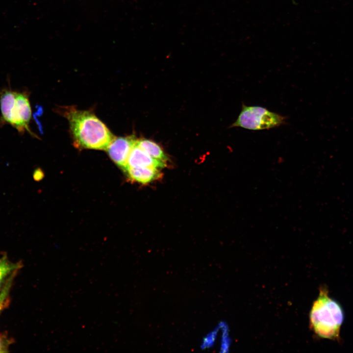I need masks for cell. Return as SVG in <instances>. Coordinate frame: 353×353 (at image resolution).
<instances>
[{
	"label": "cell",
	"instance_id": "6",
	"mask_svg": "<svg viewBox=\"0 0 353 353\" xmlns=\"http://www.w3.org/2000/svg\"><path fill=\"white\" fill-rule=\"evenodd\" d=\"M166 165V162L151 157L139 148L136 142L128 157L126 168L152 167L159 169L165 168Z\"/></svg>",
	"mask_w": 353,
	"mask_h": 353
},
{
	"label": "cell",
	"instance_id": "2",
	"mask_svg": "<svg viewBox=\"0 0 353 353\" xmlns=\"http://www.w3.org/2000/svg\"><path fill=\"white\" fill-rule=\"evenodd\" d=\"M310 326L319 337L332 340L339 337L344 320L340 305L328 295L326 287H321L310 312Z\"/></svg>",
	"mask_w": 353,
	"mask_h": 353
},
{
	"label": "cell",
	"instance_id": "4",
	"mask_svg": "<svg viewBox=\"0 0 353 353\" xmlns=\"http://www.w3.org/2000/svg\"><path fill=\"white\" fill-rule=\"evenodd\" d=\"M286 117L259 106L243 103L241 111L230 127L252 130L269 129L285 124Z\"/></svg>",
	"mask_w": 353,
	"mask_h": 353
},
{
	"label": "cell",
	"instance_id": "8",
	"mask_svg": "<svg viewBox=\"0 0 353 353\" xmlns=\"http://www.w3.org/2000/svg\"><path fill=\"white\" fill-rule=\"evenodd\" d=\"M136 144L153 158L166 162L168 160V157L161 147L151 140L145 138L137 139Z\"/></svg>",
	"mask_w": 353,
	"mask_h": 353
},
{
	"label": "cell",
	"instance_id": "11",
	"mask_svg": "<svg viewBox=\"0 0 353 353\" xmlns=\"http://www.w3.org/2000/svg\"><path fill=\"white\" fill-rule=\"evenodd\" d=\"M219 330V328L218 326L212 330L209 331L203 336L200 343L201 349L203 350H207L211 349L214 346L216 341Z\"/></svg>",
	"mask_w": 353,
	"mask_h": 353
},
{
	"label": "cell",
	"instance_id": "3",
	"mask_svg": "<svg viewBox=\"0 0 353 353\" xmlns=\"http://www.w3.org/2000/svg\"><path fill=\"white\" fill-rule=\"evenodd\" d=\"M0 126L9 125L20 134L33 133L29 128L31 107L28 93L10 87L0 90Z\"/></svg>",
	"mask_w": 353,
	"mask_h": 353
},
{
	"label": "cell",
	"instance_id": "9",
	"mask_svg": "<svg viewBox=\"0 0 353 353\" xmlns=\"http://www.w3.org/2000/svg\"><path fill=\"white\" fill-rule=\"evenodd\" d=\"M22 266L21 262L14 263L10 261L6 254L0 257V290L10 276L15 271H19Z\"/></svg>",
	"mask_w": 353,
	"mask_h": 353
},
{
	"label": "cell",
	"instance_id": "5",
	"mask_svg": "<svg viewBox=\"0 0 353 353\" xmlns=\"http://www.w3.org/2000/svg\"><path fill=\"white\" fill-rule=\"evenodd\" d=\"M137 140L133 135L115 137L106 150L112 161L124 171L126 168L128 157Z\"/></svg>",
	"mask_w": 353,
	"mask_h": 353
},
{
	"label": "cell",
	"instance_id": "7",
	"mask_svg": "<svg viewBox=\"0 0 353 353\" xmlns=\"http://www.w3.org/2000/svg\"><path fill=\"white\" fill-rule=\"evenodd\" d=\"M125 171L130 179L143 184L150 183L161 176L159 169L152 167L127 168Z\"/></svg>",
	"mask_w": 353,
	"mask_h": 353
},
{
	"label": "cell",
	"instance_id": "1",
	"mask_svg": "<svg viewBox=\"0 0 353 353\" xmlns=\"http://www.w3.org/2000/svg\"><path fill=\"white\" fill-rule=\"evenodd\" d=\"M62 111L69 122L74 144L78 148L106 151L115 137L90 111L67 106Z\"/></svg>",
	"mask_w": 353,
	"mask_h": 353
},
{
	"label": "cell",
	"instance_id": "10",
	"mask_svg": "<svg viewBox=\"0 0 353 353\" xmlns=\"http://www.w3.org/2000/svg\"><path fill=\"white\" fill-rule=\"evenodd\" d=\"M19 271L13 272L8 278L2 288L0 290V314L7 308L10 302V292L14 278Z\"/></svg>",
	"mask_w": 353,
	"mask_h": 353
},
{
	"label": "cell",
	"instance_id": "12",
	"mask_svg": "<svg viewBox=\"0 0 353 353\" xmlns=\"http://www.w3.org/2000/svg\"><path fill=\"white\" fill-rule=\"evenodd\" d=\"M13 340L9 338L7 334L0 333V353H7Z\"/></svg>",
	"mask_w": 353,
	"mask_h": 353
}]
</instances>
